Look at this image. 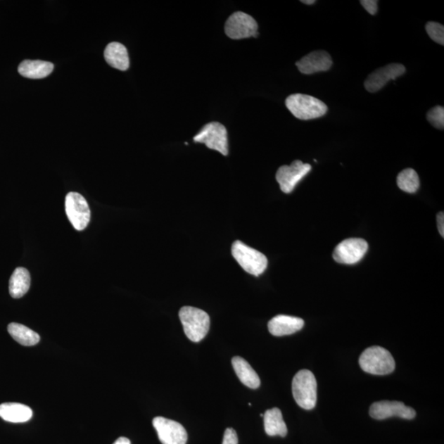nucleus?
I'll list each match as a JSON object with an SVG mask.
<instances>
[{
	"mask_svg": "<svg viewBox=\"0 0 444 444\" xmlns=\"http://www.w3.org/2000/svg\"><path fill=\"white\" fill-rule=\"evenodd\" d=\"M369 414L375 419H384L393 417L412 419L416 417L417 412L414 409L407 407L401 402L381 401L375 402L370 407Z\"/></svg>",
	"mask_w": 444,
	"mask_h": 444,
	"instance_id": "nucleus-12",
	"label": "nucleus"
},
{
	"mask_svg": "<svg viewBox=\"0 0 444 444\" xmlns=\"http://www.w3.org/2000/svg\"><path fill=\"white\" fill-rule=\"evenodd\" d=\"M398 186L404 192L414 194L419 188V178L416 170L407 168L400 172L397 178Z\"/></svg>",
	"mask_w": 444,
	"mask_h": 444,
	"instance_id": "nucleus-23",
	"label": "nucleus"
},
{
	"mask_svg": "<svg viewBox=\"0 0 444 444\" xmlns=\"http://www.w3.org/2000/svg\"><path fill=\"white\" fill-rule=\"evenodd\" d=\"M301 2L305 4H308V6H311V4L316 3L315 0H302Z\"/></svg>",
	"mask_w": 444,
	"mask_h": 444,
	"instance_id": "nucleus-30",
	"label": "nucleus"
},
{
	"mask_svg": "<svg viewBox=\"0 0 444 444\" xmlns=\"http://www.w3.org/2000/svg\"><path fill=\"white\" fill-rule=\"evenodd\" d=\"M194 141L195 143L204 144L209 149L217 151L224 156L229 153L227 130L225 126L218 122L205 125L194 136Z\"/></svg>",
	"mask_w": 444,
	"mask_h": 444,
	"instance_id": "nucleus-6",
	"label": "nucleus"
},
{
	"mask_svg": "<svg viewBox=\"0 0 444 444\" xmlns=\"http://www.w3.org/2000/svg\"><path fill=\"white\" fill-rule=\"evenodd\" d=\"M231 363L237 377L243 384L252 389H256L260 386V377L245 359L240 356H235Z\"/></svg>",
	"mask_w": 444,
	"mask_h": 444,
	"instance_id": "nucleus-18",
	"label": "nucleus"
},
{
	"mask_svg": "<svg viewBox=\"0 0 444 444\" xmlns=\"http://www.w3.org/2000/svg\"><path fill=\"white\" fill-rule=\"evenodd\" d=\"M263 419H265V429L267 436L281 437L286 436V424L279 409L274 407L267 410L263 414Z\"/></svg>",
	"mask_w": 444,
	"mask_h": 444,
	"instance_id": "nucleus-21",
	"label": "nucleus"
},
{
	"mask_svg": "<svg viewBox=\"0 0 444 444\" xmlns=\"http://www.w3.org/2000/svg\"><path fill=\"white\" fill-rule=\"evenodd\" d=\"M53 70L52 63L42 61H24L18 66V72L32 80L44 79L50 75Z\"/></svg>",
	"mask_w": 444,
	"mask_h": 444,
	"instance_id": "nucleus-19",
	"label": "nucleus"
},
{
	"mask_svg": "<svg viewBox=\"0 0 444 444\" xmlns=\"http://www.w3.org/2000/svg\"><path fill=\"white\" fill-rule=\"evenodd\" d=\"M378 3L377 0H362L360 1L361 6L372 15H375L377 13Z\"/></svg>",
	"mask_w": 444,
	"mask_h": 444,
	"instance_id": "nucleus-27",
	"label": "nucleus"
},
{
	"mask_svg": "<svg viewBox=\"0 0 444 444\" xmlns=\"http://www.w3.org/2000/svg\"><path fill=\"white\" fill-rule=\"evenodd\" d=\"M287 109L296 118L310 120L320 118L328 112V106L316 97L305 94H293L286 100Z\"/></svg>",
	"mask_w": 444,
	"mask_h": 444,
	"instance_id": "nucleus-1",
	"label": "nucleus"
},
{
	"mask_svg": "<svg viewBox=\"0 0 444 444\" xmlns=\"http://www.w3.org/2000/svg\"><path fill=\"white\" fill-rule=\"evenodd\" d=\"M113 444H131L129 438L120 437Z\"/></svg>",
	"mask_w": 444,
	"mask_h": 444,
	"instance_id": "nucleus-29",
	"label": "nucleus"
},
{
	"mask_svg": "<svg viewBox=\"0 0 444 444\" xmlns=\"http://www.w3.org/2000/svg\"><path fill=\"white\" fill-rule=\"evenodd\" d=\"M104 56L107 63L121 71L129 68V57L126 47L119 42H111L106 46Z\"/></svg>",
	"mask_w": 444,
	"mask_h": 444,
	"instance_id": "nucleus-17",
	"label": "nucleus"
},
{
	"mask_svg": "<svg viewBox=\"0 0 444 444\" xmlns=\"http://www.w3.org/2000/svg\"><path fill=\"white\" fill-rule=\"evenodd\" d=\"M32 410L21 403L7 402L0 405V417L11 423H24L32 417Z\"/></svg>",
	"mask_w": 444,
	"mask_h": 444,
	"instance_id": "nucleus-16",
	"label": "nucleus"
},
{
	"mask_svg": "<svg viewBox=\"0 0 444 444\" xmlns=\"http://www.w3.org/2000/svg\"><path fill=\"white\" fill-rule=\"evenodd\" d=\"M438 229L441 236L444 237V214L439 213L437 216Z\"/></svg>",
	"mask_w": 444,
	"mask_h": 444,
	"instance_id": "nucleus-28",
	"label": "nucleus"
},
{
	"mask_svg": "<svg viewBox=\"0 0 444 444\" xmlns=\"http://www.w3.org/2000/svg\"><path fill=\"white\" fill-rule=\"evenodd\" d=\"M304 325L305 321L302 319L280 315L269 321L268 330L273 336H282L297 333Z\"/></svg>",
	"mask_w": 444,
	"mask_h": 444,
	"instance_id": "nucleus-15",
	"label": "nucleus"
},
{
	"mask_svg": "<svg viewBox=\"0 0 444 444\" xmlns=\"http://www.w3.org/2000/svg\"><path fill=\"white\" fill-rule=\"evenodd\" d=\"M153 424L163 444H186L188 434L182 424L162 417L154 418Z\"/></svg>",
	"mask_w": 444,
	"mask_h": 444,
	"instance_id": "nucleus-11",
	"label": "nucleus"
},
{
	"mask_svg": "<svg viewBox=\"0 0 444 444\" xmlns=\"http://www.w3.org/2000/svg\"><path fill=\"white\" fill-rule=\"evenodd\" d=\"M179 316L185 335L190 341L199 343L206 336L210 329V317L206 312L194 307L184 306L180 309Z\"/></svg>",
	"mask_w": 444,
	"mask_h": 444,
	"instance_id": "nucleus-2",
	"label": "nucleus"
},
{
	"mask_svg": "<svg viewBox=\"0 0 444 444\" xmlns=\"http://www.w3.org/2000/svg\"><path fill=\"white\" fill-rule=\"evenodd\" d=\"M292 393L301 408L314 409L317 403V381L314 374L308 369L297 373L293 379Z\"/></svg>",
	"mask_w": 444,
	"mask_h": 444,
	"instance_id": "nucleus-4",
	"label": "nucleus"
},
{
	"mask_svg": "<svg viewBox=\"0 0 444 444\" xmlns=\"http://www.w3.org/2000/svg\"><path fill=\"white\" fill-rule=\"evenodd\" d=\"M406 68L401 63H391L379 68L369 75L364 82L365 89L369 92H376L381 90L390 80H395L406 72Z\"/></svg>",
	"mask_w": 444,
	"mask_h": 444,
	"instance_id": "nucleus-13",
	"label": "nucleus"
},
{
	"mask_svg": "<svg viewBox=\"0 0 444 444\" xmlns=\"http://www.w3.org/2000/svg\"><path fill=\"white\" fill-rule=\"evenodd\" d=\"M31 276L24 267H18L14 270L9 280V294L14 299L22 298L30 289Z\"/></svg>",
	"mask_w": 444,
	"mask_h": 444,
	"instance_id": "nucleus-20",
	"label": "nucleus"
},
{
	"mask_svg": "<svg viewBox=\"0 0 444 444\" xmlns=\"http://www.w3.org/2000/svg\"><path fill=\"white\" fill-rule=\"evenodd\" d=\"M426 30L433 42L444 45V27L440 23L429 22L426 24Z\"/></svg>",
	"mask_w": 444,
	"mask_h": 444,
	"instance_id": "nucleus-24",
	"label": "nucleus"
},
{
	"mask_svg": "<svg viewBox=\"0 0 444 444\" xmlns=\"http://www.w3.org/2000/svg\"><path fill=\"white\" fill-rule=\"evenodd\" d=\"M222 444H238V436L235 429L232 428L226 429Z\"/></svg>",
	"mask_w": 444,
	"mask_h": 444,
	"instance_id": "nucleus-26",
	"label": "nucleus"
},
{
	"mask_svg": "<svg viewBox=\"0 0 444 444\" xmlns=\"http://www.w3.org/2000/svg\"><path fill=\"white\" fill-rule=\"evenodd\" d=\"M231 253L243 269L251 275L258 277L267 269V257L242 241H236L233 243Z\"/></svg>",
	"mask_w": 444,
	"mask_h": 444,
	"instance_id": "nucleus-5",
	"label": "nucleus"
},
{
	"mask_svg": "<svg viewBox=\"0 0 444 444\" xmlns=\"http://www.w3.org/2000/svg\"><path fill=\"white\" fill-rule=\"evenodd\" d=\"M333 63L328 52L317 51L302 58L300 61L296 63V65L301 73L310 75L315 72L329 71Z\"/></svg>",
	"mask_w": 444,
	"mask_h": 444,
	"instance_id": "nucleus-14",
	"label": "nucleus"
},
{
	"mask_svg": "<svg viewBox=\"0 0 444 444\" xmlns=\"http://www.w3.org/2000/svg\"><path fill=\"white\" fill-rule=\"evenodd\" d=\"M67 217L77 231H84L89 226L91 211L87 200L82 195L71 192L65 198Z\"/></svg>",
	"mask_w": 444,
	"mask_h": 444,
	"instance_id": "nucleus-7",
	"label": "nucleus"
},
{
	"mask_svg": "<svg viewBox=\"0 0 444 444\" xmlns=\"http://www.w3.org/2000/svg\"><path fill=\"white\" fill-rule=\"evenodd\" d=\"M427 120L438 129L444 128V108L443 106L433 107L427 113Z\"/></svg>",
	"mask_w": 444,
	"mask_h": 444,
	"instance_id": "nucleus-25",
	"label": "nucleus"
},
{
	"mask_svg": "<svg viewBox=\"0 0 444 444\" xmlns=\"http://www.w3.org/2000/svg\"><path fill=\"white\" fill-rule=\"evenodd\" d=\"M8 331L17 343L23 345L32 346L40 341V336L36 331L20 324L12 323L9 324Z\"/></svg>",
	"mask_w": 444,
	"mask_h": 444,
	"instance_id": "nucleus-22",
	"label": "nucleus"
},
{
	"mask_svg": "<svg viewBox=\"0 0 444 444\" xmlns=\"http://www.w3.org/2000/svg\"><path fill=\"white\" fill-rule=\"evenodd\" d=\"M359 363L364 372L374 375L391 374L396 365L391 353L380 346L366 349L361 354Z\"/></svg>",
	"mask_w": 444,
	"mask_h": 444,
	"instance_id": "nucleus-3",
	"label": "nucleus"
},
{
	"mask_svg": "<svg viewBox=\"0 0 444 444\" xmlns=\"http://www.w3.org/2000/svg\"><path fill=\"white\" fill-rule=\"evenodd\" d=\"M311 169L310 164L303 163L298 160L293 162L291 165H282L276 174V179L280 184L281 191L291 194L297 184L310 172Z\"/></svg>",
	"mask_w": 444,
	"mask_h": 444,
	"instance_id": "nucleus-10",
	"label": "nucleus"
},
{
	"mask_svg": "<svg viewBox=\"0 0 444 444\" xmlns=\"http://www.w3.org/2000/svg\"><path fill=\"white\" fill-rule=\"evenodd\" d=\"M258 23L255 19L243 12H236L228 18L225 24V32L234 40L257 37Z\"/></svg>",
	"mask_w": 444,
	"mask_h": 444,
	"instance_id": "nucleus-8",
	"label": "nucleus"
},
{
	"mask_svg": "<svg viewBox=\"0 0 444 444\" xmlns=\"http://www.w3.org/2000/svg\"><path fill=\"white\" fill-rule=\"evenodd\" d=\"M368 248V243L363 239H348V240L341 241L335 248L333 255L334 260L336 262L343 263V265H355L362 260L365 253H367Z\"/></svg>",
	"mask_w": 444,
	"mask_h": 444,
	"instance_id": "nucleus-9",
	"label": "nucleus"
}]
</instances>
